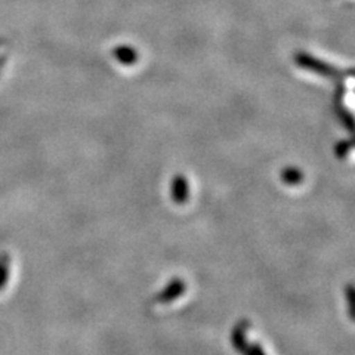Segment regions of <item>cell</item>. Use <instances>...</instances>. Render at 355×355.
Masks as SVG:
<instances>
[{
	"instance_id": "cell-1",
	"label": "cell",
	"mask_w": 355,
	"mask_h": 355,
	"mask_svg": "<svg viewBox=\"0 0 355 355\" xmlns=\"http://www.w3.org/2000/svg\"><path fill=\"white\" fill-rule=\"evenodd\" d=\"M9 271V259L8 257H0V291L5 288L6 283H8V274Z\"/></svg>"
}]
</instances>
